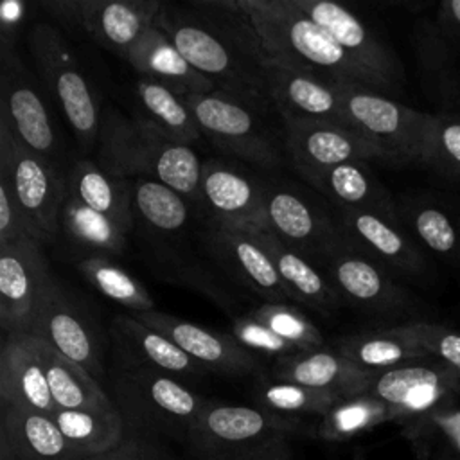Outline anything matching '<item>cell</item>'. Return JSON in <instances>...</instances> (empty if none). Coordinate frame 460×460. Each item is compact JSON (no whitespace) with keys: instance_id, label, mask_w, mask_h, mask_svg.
Wrapping results in <instances>:
<instances>
[{"instance_id":"obj_1","label":"cell","mask_w":460,"mask_h":460,"mask_svg":"<svg viewBox=\"0 0 460 460\" xmlns=\"http://www.w3.org/2000/svg\"><path fill=\"white\" fill-rule=\"evenodd\" d=\"M196 11L162 4L155 25L181 56L221 92L255 111L273 110L264 75L230 16L216 2H196Z\"/></svg>"},{"instance_id":"obj_2","label":"cell","mask_w":460,"mask_h":460,"mask_svg":"<svg viewBox=\"0 0 460 460\" xmlns=\"http://www.w3.org/2000/svg\"><path fill=\"white\" fill-rule=\"evenodd\" d=\"M228 4L270 56L331 83L363 86L385 95L381 84L295 0H228Z\"/></svg>"},{"instance_id":"obj_3","label":"cell","mask_w":460,"mask_h":460,"mask_svg":"<svg viewBox=\"0 0 460 460\" xmlns=\"http://www.w3.org/2000/svg\"><path fill=\"white\" fill-rule=\"evenodd\" d=\"M110 386L124 429L147 438L187 442L190 428L208 402L180 379L147 368L117 365L110 374Z\"/></svg>"},{"instance_id":"obj_4","label":"cell","mask_w":460,"mask_h":460,"mask_svg":"<svg viewBox=\"0 0 460 460\" xmlns=\"http://www.w3.org/2000/svg\"><path fill=\"white\" fill-rule=\"evenodd\" d=\"M27 43L40 75L58 99L79 146L86 153L93 151L104 110L72 43L47 22H38L29 29Z\"/></svg>"},{"instance_id":"obj_5","label":"cell","mask_w":460,"mask_h":460,"mask_svg":"<svg viewBox=\"0 0 460 460\" xmlns=\"http://www.w3.org/2000/svg\"><path fill=\"white\" fill-rule=\"evenodd\" d=\"M0 176L9 181L34 239L41 244L54 243L66 194L65 172L25 147L4 120H0Z\"/></svg>"},{"instance_id":"obj_6","label":"cell","mask_w":460,"mask_h":460,"mask_svg":"<svg viewBox=\"0 0 460 460\" xmlns=\"http://www.w3.org/2000/svg\"><path fill=\"white\" fill-rule=\"evenodd\" d=\"M300 428V419L277 415L259 406L208 401L185 444L199 460H235L275 437H291Z\"/></svg>"},{"instance_id":"obj_7","label":"cell","mask_w":460,"mask_h":460,"mask_svg":"<svg viewBox=\"0 0 460 460\" xmlns=\"http://www.w3.org/2000/svg\"><path fill=\"white\" fill-rule=\"evenodd\" d=\"M336 88L359 135L383 147L392 156L394 164H420L433 113L413 110L363 86L336 83Z\"/></svg>"},{"instance_id":"obj_8","label":"cell","mask_w":460,"mask_h":460,"mask_svg":"<svg viewBox=\"0 0 460 460\" xmlns=\"http://www.w3.org/2000/svg\"><path fill=\"white\" fill-rule=\"evenodd\" d=\"M201 135L217 149L262 169L280 164L279 149L255 110L221 92L183 97Z\"/></svg>"},{"instance_id":"obj_9","label":"cell","mask_w":460,"mask_h":460,"mask_svg":"<svg viewBox=\"0 0 460 460\" xmlns=\"http://www.w3.org/2000/svg\"><path fill=\"white\" fill-rule=\"evenodd\" d=\"M31 334L83 367L95 379L104 376L102 338L97 325L56 275L43 291Z\"/></svg>"},{"instance_id":"obj_10","label":"cell","mask_w":460,"mask_h":460,"mask_svg":"<svg viewBox=\"0 0 460 460\" xmlns=\"http://www.w3.org/2000/svg\"><path fill=\"white\" fill-rule=\"evenodd\" d=\"M296 5L383 88L385 95L402 93L404 70L394 50L347 7L329 0H295Z\"/></svg>"},{"instance_id":"obj_11","label":"cell","mask_w":460,"mask_h":460,"mask_svg":"<svg viewBox=\"0 0 460 460\" xmlns=\"http://www.w3.org/2000/svg\"><path fill=\"white\" fill-rule=\"evenodd\" d=\"M52 275L40 241L27 237L0 246L2 334H31L40 300Z\"/></svg>"},{"instance_id":"obj_12","label":"cell","mask_w":460,"mask_h":460,"mask_svg":"<svg viewBox=\"0 0 460 460\" xmlns=\"http://www.w3.org/2000/svg\"><path fill=\"white\" fill-rule=\"evenodd\" d=\"M0 120L25 147L59 169V140L54 124L16 50L0 54Z\"/></svg>"},{"instance_id":"obj_13","label":"cell","mask_w":460,"mask_h":460,"mask_svg":"<svg viewBox=\"0 0 460 460\" xmlns=\"http://www.w3.org/2000/svg\"><path fill=\"white\" fill-rule=\"evenodd\" d=\"M282 120L286 133L284 147L295 169H327L340 164L368 160L394 164L383 147L338 124L307 119Z\"/></svg>"},{"instance_id":"obj_14","label":"cell","mask_w":460,"mask_h":460,"mask_svg":"<svg viewBox=\"0 0 460 460\" xmlns=\"http://www.w3.org/2000/svg\"><path fill=\"white\" fill-rule=\"evenodd\" d=\"M266 217L268 230L320 268L345 244L336 223L289 189L266 185Z\"/></svg>"},{"instance_id":"obj_15","label":"cell","mask_w":460,"mask_h":460,"mask_svg":"<svg viewBox=\"0 0 460 460\" xmlns=\"http://www.w3.org/2000/svg\"><path fill=\"white\" fill-rule=\"evenodd\" d=\"M336 226L354 252L381 268L397 270L404 275H420L426 270V257L417 241L402 228V221L359 208L338 207Z\"/></svg>"},{"instance_id":"obj_16","label":"cell","mask_w":460,"mask_h":460,"mask_svg":"<svg viewBox=\"0 0 460 460\" xmlns=\"http://www.w3.org/2000/svg\"><path fill=\"white\" fill-rule=\"evenodd\" d=\"M341 302L376 314H394L410 309V295L392 280L377 262L354 252L347 243L322 264Z\"/></svg>"},{"instance_id":"obj_17","label":"cell","mask_w":460,"mask_h":460,"mask_svg":"<svg viewBox=\"0 0 460 460\" xmlns=\"http://www.w3.org/2000/svg\"><path fill=\"white\" fill-rule=\"evenodd\" d=\"M137 320L167 336L207 372L246 376L261 370L259 358L244 349L234 336L208 331L160 311L133 313Z\"/></svg>"},{"instance_id":"obj_18","label":"cell","mask_w":460,"mask_h":460,"mask_svg":"<svg viewBox=\"0 0 460 460\" xmlns=\"http://www.w3.org/2000/svg\"><path fill=\"white\" fill-rule=\"evenodd\" d=\"M199 205L208 210L212 225L268 228L266 185L221 162L203 164Z\"/></svg>"},{"instance_id":"obj_19","label":"cell","mask_w":460,"mask_h":460,"mask_svg":"<svg viewBox=\"0 0 460 460\" xmlns=\"http://www.w3.org/2000/svg\"><path fill=\"white\" fill-rule=\"evenodd\" d=\"M205 241L214 259L250 291L268 304L291 302L270 255L248 228L210 225Z\"/></svg>"},{"instance_id":"obj_20","label":"cell","mask_w":460,"mask_h":460,"mask_svg":"<svg viewBox=\"0 0 460 460\" xmlns=\"http://www.w3.org/2000/svg\"><path fill=\"white\" fill-rule=\"evenodd\" d=\"M0 404L18 406L54 417L41 340L32 334H4L0 350Z\"/></svg>"},{"instance_id":"obj_21","label":"cell","mask_w":460,"mask_h":460,"mask_svg":"<svg viewBox=\"0 0 460 460\" xmlns=\"http://www.w3.org/2000/svg\"><path fill=\"white\" fill-rule=\"evenodd\" d=\"M158 128L147 119H128L106 106L95 144V164L115 176H151Z\"/></svg>"},{"instance_id":"obj_22","label":"cell","mask_w":460,"mask_h":460,"mask_svg":"<svg viewBox=\"0 0 460 460\" xmlns=\"http://www.w3.org/2000/svg\"><path fill=\"white\" fill-rule=\"evenodd\" d=\"M110 334L117 350V365L147 368L176 379H199L207 374L176 343L133 314H117L110 323Z\"/></svg>"},{"instance_id":"obj_23","label":"cell","mask_w":460,"mask_h":460,"mask_svg":"<svg viewBox=\"0 0 460 460\" xmlns=\"http://www.w3.org/2000/svg\"><path fill=\"white\" fill-rule=\"evenodd\" d=\"M160 9L158 0H79L81 31L102 49L126 59L155 27Z\"/></svg>"},{"instance_id":"obj_24","label":"cell","mask_w":460,"mask_h":460,"mask_svg":"<svg viewBox=\"0 0 460 460\" xmlns=\"http://www.w3.org/2000/svg\"><path fill=\"white\" fill-rule=\"evenodd\" d=\"M460 383L447 365L431 367L408 363L376 374L368 394L383 401L394 417H408L433 408Z\"/></svg>"},{"instance_id":"obj_25","label":"cell","mask_w":460,"mask_h":460,"mask_svg":"<svg viewBox=\"0 0 460 460\" xmlns=\"http://www.w3.org/2000/svg\"><path fill=\"white\" fill-rule=\"evenodd\" d=\"M273 379L323 390L341 399L367 394L376 372L363 370L338 350L313 349L277 359Z\"/></svg>"},{"instance_id":"obj_26","label":"cell","mask_w":460,"mask_h":460,"mask_svg":"<svg viewBox=\"0 0 460 460\" xmlns=\"http://www.w3.org/2000/svg\"><path fill=\"white\" fill-rule=\"evenodd\" d=\"M2 460H86L45 413L0 404Z\"/></svg>"},{"instance_id":"obj_27","label":"cell","mask_w":460,"mask_h":460,"mask_svg":"<svg viewBox=\"0 0 460 460\" xmlns=\"http://www.w3.org/2000/svg\"><path fill=\"white\" fill-rule=\"evenodd\" d=\"M296 172L336 207L359 208L401 221V212L390 190L365 162L340 164L327 169H296Z\"/></svg>"},{"instance_id":"obj_28","label":"cell","mask_w":460,"mask_h":460,"mask_svg":"<svg viewBox=\"0 0 460 460\" xmlns=\"http://www.w3.org/2000/svg\"><path fill=\"white\" fill-rule=\"evenodd\" d=\"M244 228L250 230L270 255L286 291L291 296V302H302L322 314H331L343 304L331 279L311 261L282 243L271 230L257 226Z\"/></svg>"},{"instance_id":"obj_29","label":"cell","mask_w":460,"mask_h":460,"mask_svg":"<svg viewBox=\"0 0 460 460\" xmlns=\"http://www.w3.org/2000/svg\"><path fill=\"white\" fill-rule=\"evenodd\" d=\"M126 61L140 79L153 81L180 97L216 92L214 83L199 74L156 25L131 49Z\"/></svg>"},{"instance_id":"obj_30","label":"cell","mask_w":460,"mask_h":460,"mask_svg":"<svg viewBox=\"0 0 460 460\" xmlns=\"http://www.w3.org/2000/svg\"><path fill=\"white\" fill-rule=\"evenodd\" d=\"M66 192L129 232L135 219L133 183L101 169L93 160H75L65 172Z\"/></svg>"},{"instance_id":"obj_31","label":"cell","mask_w":460,"mask_h":460,"mask_svg":"<svg viewBox=\"0 0 460 460\" xmlns=\"http://www.w3.org/2000/svg\"><path fill=\"white\" fill-rule=\"evenodd\" d=\"M453 45L437 20H424L415 29V52L426 88L446 106L460 104V74Z\"/></svg>"},{"instance_id":"obj_32","label":"cell","mask_w":460,"mask_h":460,"mask_svg":"<svg viewBox=\"0 0 460 460\" xmlns=\"http://www.w3.org/2000/svg\"><path fill=\"white\" fill-rule=\"evenodd\" d=\"M43 363L52 399L59 410H111L110 395L83 367L41 341Z\"/></svg>"},{"instance_id":"obj_33","label":"cell","mask_w":460,"mask_h":460,"mask_svg":"<svg viewBox=\"0 0 460 460\" xmlns=\"http://www.w3.org/2000/svg\"><path fill=\"white\" fill-rule=\"evenodd\" d=\"M336 350L356 367L376 374L429 356L426 350L394 334L388 327L374 332L343 336L336 341Z\"/></svg>"},{"instance_id":"obj_34","label":"cell","mask_w":460,"mask_h":460,"mask_svg":"<svg viewBox=\"0 0 460 460\" xmlns=\"http://www.w3.org/2000/svg\"><path fill=\"white\" fill-rule=\"evenodd\" d=\"M65 438L86 458L115 447L124 438V420L111 410H59L52 417Z\"/></svg>"},{"instance_id":"obj_35","label":"cell","mask_w":460,"mask_h":460,"mask_svg":"<svg viewBox=\"0 0 460 460\" xmlns=\"http://www.w3.org/2000/svg\"><path fill=\"white\" fill-rule=\"evenodd\" d=\"M61 232L70 244L104 255H119L126 246L128 234L110 217L86 207L68 192L61 208Z\"/></svg>"},{"instance_id":"obj_36","label":"cell","mask_w":460,"mask_h":460,"mask_svg":"<svg viewBox=\"0 0 460 460\" xmlns=\"http://www.w3.org/2000/svg\"><path fill=\"white\" fill-rule=\"evenodd\" d=\"M137 95L146 111L144 119L160 133L187 146L199 142L201 129L183 97L147 79L137 81Z\"/></svg>"},{"instance_id":"obj_37","label":"cell","mask_w":460,"mask_h":460,"mask_svg":"<svg viewBox=\"0 0 460 460\" xmlns=\"http://www.w3.org/2000/svg\"><path fill=\"white\" fill-rule=\"evenodd\" d=\"M81 275L106 298L129 307L133 313L153 311L155 302L149 291L110 255L90 253L77 262Z\"/></svg>"},{"instance_id":"obj_38","label":"cell","mask_w":460,"mask_h":460,"mask_svg":"<svg viewBox=\"0 0 460 460\" xmlns=\"http://www.w3.org/2000/svg\"><path fill=\"white\" fill-rule=\"evenodd\" d=\"M133 210L149 228L162 234L180 232L189 221L187 199L149 176L133 183Z\"/></svg>"},{"instance_id":"obj_39","label":"cell","mask_w":460,"mask_h":460,"mask_svg":"<svg viewBox=\"0 0 460 460\" xmlns=\"http://www.w3.org/2000/svg\"><path fill=\"white\" fill-rule=\"evenodd\" d=\"M388 419H395L394 411L383 401L367 392L336 402L320 419L316 435L331 442L350 440Z\"/></svg>"},{"instance_id":"obj_40","label":"cell","mask_w":460,"mask_h":460,"mask_svg":"<svg viewBox=\"0 0 460 460\" xmlns=\"http://www.w3.org/2000/svg\"><path fill=\"white\" fill-rule=\"evenodd\" d=\"M203 164L190 146L176 142L158 131L151 176L169 189L181 194L185 199L199 203Z\"/></svg>"},{"instance_id":"obj_41","label":"cell","mask_w":460,"mask_h":460,"mask_svg":"<svg viewBox=\"0 0 460 460\" xmlns=\"http://www.w3.org/2000/svg\"><path fill=\"white\" fill-rule=\"evenodd\" d=\"M253 397L259 408L293 419H298L300 415L323 417L336 402L341 401L336 394L279 379L259 381Z\"/></svg>"},{"instance_id":"obj_42","label":"cell","mask_w":460,"mask_h":460,"mask_svg":"<svg viewBox=\"0 0 460 460\" xmlns=\"http://www.w3.org/2000/svg\"><path fill=\"white\" fill-rule=\"evenodd\" d=\"M413 237L437 255L455 259L460 252V237L451 217L433 205H411L401 212Z\"/></svg>"},{"instance_id":"obj_43","label":"cell","mask_w":460,"mask_h":460,"mask_svg":"<svg viewBox=\"0 0 460 460\" xmlns=\"http://www.w3.org/2000/svg\"><path fill=\"white\" fill-rule=\"evenodd\" d=\"M420 164L437 174L460 181V117L437 113L424 142Z\"/></svg>"},{"instance_id":"obj_44","label":"cell","mask_w":460,"mask_h":460,"mask_svg":"<svg viewBox=\"0 0 460 460\" xmlns=\"http://www.w3.org/2000/svg\"><path fill=\"white\" fill-rule=\"evenodd\" d=\"M257 322L270 327L275 334L284 338L286 341L293 343L300 350H313L322 349L323 336L313 322L300 313L298 309L291 307L289 304H262L255 307L252 313Z\"/></svg>"},{"instance_id":"obj_45","label":"cell","mask_w":460,"mask_h":460,"mask_svg":"<svg viewBox=\"0 0 460 460\" xmlns=\"http://www.w3.org/2000/svg\"><path fill=\"white\" fill-rule=\"evenodd\" d=\"M388 329L429 356L440 358L444 365L460 376V332L429 322H408Z\"/></svg>"},{"instance_id":"obj_46","label":"cell","mask_w":460,"mask_h":460,"mask_svg":"<svg viewBox=\"0 0 460 460\" xmlns=\"http://www.w3.org/2000/svg\"><path fill=\"white\" fill-rule=\"evenodd\" d=\"M232 336L250 352L255 350V352L277 358V359L302 352L298 347L286 341L284 338L275 334L270 327L257 322L250 314H244L234 322Z\"/></svg>"},{"instance_id":"obj_47","label":"cell","mask_w":460,"mask_h":460,"mask_svg":"<svg viewBox=\"0 0 460 460\" xmlns=\"http://www.w3.org/2000/svg\"><path fill=\"white\" fill-rule=\"evenodd\" d=\"M27 237L34 239L32 230L14 198L9 181L0 176V246Z\"/></svg>"},{"instance_id":"obj_48","label":"cell","mask_w":460,"mask_h":460,"mask_svg":"<svg viewBox=\"0 0 460 460\" xmlns=\"http://www.w3.org/2000/svg\"><path fill=\"white\" fill-rule=\"evenodd\" d=\"M86 460H165V458L155 447L151 438L126 431L124 438L115 447L101 455L90 456Z\"/></svg>"},{"instance_id":"obj_49","label":"cell","mask_w":460,"mask_h":460,"mask_svg":"<svg viewBox=\"0 0 460 460\" xmlns=\"http://www.w3.org/2000/svg\"><path fill=\"white\" fill-rule=\"evenodd\" d=\"M25 4L20 0H5L0 7V54L16 50V34L25 16Z\"/></svg>"},{"instance_id":"obj_50","label":"cell","mask_w":460,"mask_h":460,"mask_svg":"<svg viewBox=\"0 0 460 460\" xmlns=\"http://www.w3.org/2000/svg\"><path fill=\"white\" fill-rule=\"evenodd\" d=\"M41 7L65 29L81 31L79 0H52L43 2Z\"/></svg>"},{"instance_id":"obj_51","label":"cell","mask_w":460,"mask_h":460,"mask_svg":"<svg viewBox=\"0 0 460 460\" xmlns=\"http://www.w3.org/2000/svg\"><path fill=\"white\" fill-rule=\"evenodd\" d=\"M235 460H291V447L289 437H275L244 455L237 456Z\"/></svg>"},{"instance_id":"obj_52","label":"cell","mask_w":460,"mask_h":460,"mask_svg":"<svg viewBox=\"0 0 460 460\" xmlns=\"http://www.w3.org/2000/svg\"><path fill=\"white\" fill-rule=\"evenodd\" d=\"M437 23L444 34L460 49V0H444L438 5Z\"/></svg>"}]
</instances>
